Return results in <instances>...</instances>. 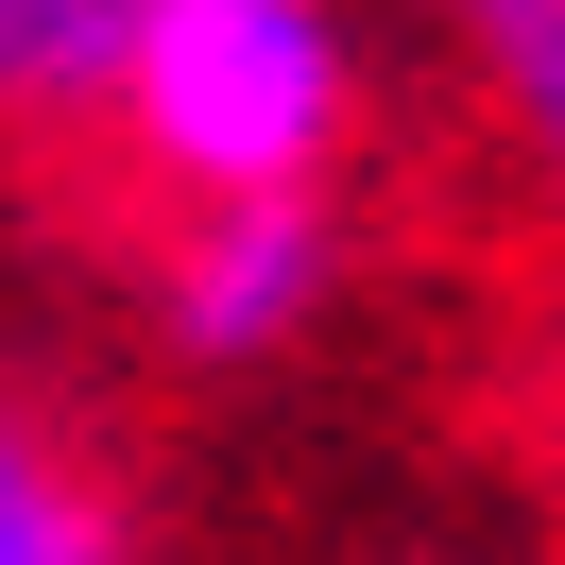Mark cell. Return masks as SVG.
Segmentation results:
<instances>
[{"label": "cell", "instance_id": "6da1fadb", "mask_svg": "<svg viewBox=\"0 0 565 565\" xmlns=\"http://www.w3.org/2000/svg\"><path fill=\"white\" fill-rule=\"evenodd\" d=\"M104 138L154 189H343L360 138L343 0H154L104 70Z\"/></svg>", "mask_w": 565, "mask_h": 565}, {"label": "cell", "instance_id": "7a4b0ae2", "mask_svg": "<svg viewBox=\"0 0 565 565\" xmlns=\"http://www.w3.org/2000/svg\"><path fill=\"white\" fill-rule=\"evenodd\" d=\"M343 309V189H172L154 241V343L189 377H257Z\"/></svg>", "mask_w": 565, "mask_h": 565}, {"label": "cell", "instance_id": "3957f363", "mask_svg": "<svg viewBox=\"0 0 565 565\" xmlns=\"http://www.w3.org/2000/svg\"><path fill=\"white\" fill-rule=\"evenodd\" d=\"M0 565H154L138 548V497L86 462L70 412L35 394H0Z\"/></svg>", "mask_w": 565, "mask_h": 565}, {"label": "cell", "instance_id": "277c9868", "mask_svg": "<svg viewBox=\"0 0 565 565\" xmlns=\"http://www.w3.org/2000/svg\"><path fill=\"white\" fill-rule=\"evenodd\" d=\"M428 35L480 70V104L531 138V172L565 189V0H412Z\"/></svg>", "mask_w": 565, "mask_h": 565}, {"label": "cell", "instance_id": "5b68a950", "mask_svg": "<svg viewBox=\"0 0 565 565\" xmlns=\"http://www.w3.org/2000/svg\"><path fill=\"white\" fill-rule=\"evenodd\" d=\"M154 0H0V120L52 138V120H104V70Z\"/></svg>", "mask_w": 565, "mask_h": 565}]
</instances>
